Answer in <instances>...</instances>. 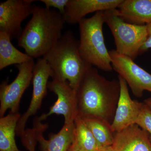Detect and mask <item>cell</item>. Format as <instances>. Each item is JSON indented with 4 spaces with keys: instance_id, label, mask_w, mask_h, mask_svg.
I'll return each instance as SVG.
<instances>
[{
    "instance_id": "6da1fadb",
    "label": "cell",
    "mask_w": 151,
    "mask_h": 151,
    "mask_svg": "<svg viewBox=\"0 0 151 151\" xmlns=\"http://www.w3.org/2000/svg\"><path fill=\"white\" fill-rule=\"evenodd\" d=\"M120 92L119 79L108 80L91 67L76 91L77 117L99 119L111 125Z\"/></svg>"
},
{
    "instance_id": "7a4b0ae2",
    "label": "cell",
    "mask_w": 151,
    "mask_h": 151,
    "mask_svg": "<svg viewBox=\"0 0 151 151\" xmlns=\"http://www.w3.org/2000/svg\"><path fill=\"white\" fill-rule=\"evenodd\" d=\"M18 39V45L33 58H43L62 37L63 15L55 9L36 6Z\"/></svg>"
},
{
    "instance_id": "3957f363",
    "label": "cell",
    "mask_w": 151,
    "mask_h": 151,
    "mask_svg": "<svg viewBox=\"0 0 151 151\" xmlns=\"http://www.w3.org/2000/svg\"><path fill=\"white\" fill-rule=\"evenodd\" d=\"M52 71V80L65 82L76 91L92 66L81 57L78 41L67 31L44 56Z\"/></svg>"
},
{
    "instance_id": "277c9868",
    "label": "cell",
    "mask_w": 151,
    "mask_h": 151,
    "mask_svg": "<svg viewBox=\"0 0 151 151\" xmlns=\"http://www.w3.org/2000/svg\"><path fill=\"white\" fill-rule=\"evenodd\" d=\"M104 23L103 12H97L92 17L84 18L79 22L78 50L82 58L92 66L111 72L113 68L104 40Z\"/></svg>"
},
{
    "instance_id": "5b68a950",
    "label": "cell",
    "mask_w": 151,
    "mask_h": 151,
    "mask_svg": "<svg viewBox=\"0 0 151 151\" xmlns=\"http://www.w3.org/2000/svg\"><path fill=\"white\" fill-rule=\"evenodd\" d=\"M105 23L111 30L116 52L134 60L147 39V25H137L124 21L119 16L117 9L103 12Z\"/></svg>"
},
{
    "instance_id": "8992f818",
    "label": "cell",
    "mask_w": 151,
    "mask_h": 151,
    "mask_svg": "<svg viewBox=\"0 0 151 151\" xmlns=\"http://www.w3.org/2000/svg\"><path fill=\"white\" fill-rule=\"evenodd\" d=\"M33 59L16 65L18 73L10 84L3 81L0 86V116L4 117L6 111L19 113L20 102L23 94L32 81L35 66Z\"/></svg>"
},
{
    "instance_id": "52a82bcc",
    "label": "cell",
    "mask_w": 151,
    "mask_h": 151,
    "mask_svg": "<svg viewBox=\"0 0 151 151\" xmlns=\"http://www.w3.org/2000/svg\"><path fill=\"white\" fill-rule=\"evenodd\" d=\"M113 70L124 78L132 93L141 97L145 91L151 93V74L137 65L129 57L115 50L109 51Z\"/></svg>"
},
{
    "instance_id": "ba28073f",
    "label": "cell",
    "mask_w": 151,
    "mask_h": 151,
    "mask_svg": "<svg viewBox=\"0 0 151 151\" xmlns=\"http://www.w3.org/2000/svg\"><path fill=\"white\" fill-rule=\"evenodd\" d=\"M51 75V68L45 58H38L33 71L31 101L27 111L21 116L17 122L16 133L18 137H21L24 132L28 119L35 115L40 109L42 100L47 92L48 80Z\"/></svg>"
},
{
    "instance_id": "9c48e42d",
    "label": "cell",
    "mask_w": 151,
    "mask_h": 151,
    "mask_svg": "<svg viewBox=\"0 0 151 151\" xmlns=\"http://www.w3.org/2000/svg\"><path fill=\"white\" fill-rule=\"evenodd\" d=\"M33 0H7L0 4V32L7 34L11 39H18L23 29L22 23L36 6Z\"/></svg>"
},
{
    "instance_id": "30bf717a",
    "label": "cell",
    "mask_w": 151,
    "mask_h": 151,
    "mask_svg": "<svg viewBox=\"0 0 151 151\" xmlns=\"http://www.w3.org/2000/svg\"><path fill=\"white\" fill-rule=\"evenodd\" d=\"M47 88L56 94L57 100L48 113L37 117L38 119L42 122L50 115L55 114L64 116V124H73L77 116L76 91L67 81L58 80H52L48 82Z\"/></svg>"
},
{
    "instance_id": "8fae6325",
    "label": "cell",
    "mask_w": 151,
    "mask_h": 151,
    "mask_svg": "<svg viewBox=\"0 0 151 151\" xmlns=\"http://www.w3.org/2000/svg\"><path fill=\"white\" fill-rule=\"evenodd\" d=\"M118 79L121 92L114 119L111 125V129L114 133L136 124L143 104L132 99L128 84L124 78L119 75Z\"/></svg>"
},
{
    "instance_id": "7c38bea8",
    "label": "cell",
    "mask_w": 151,
    "mask_h": 151,
    "mask_svg": "<svg viewBox=\"0 0 151 151\" xmlns=\"http://www.w3.org/2000/svg\"><path fill=\"white\" fill-rule=\"evenodd\" d=\"M123 0H69L63 17L65 22L78 23L88 14L118 8Z\"/></svg>"
},
{
    "instance_id": "4fadbf2b",
    "label": "cell",
    "mask_w": 151,
    "mask_h": 151,
    "mask_svg": "<svg viewBox=\"0 0 151 151\" xmlns=\"http://www.w3.org/2000/svg\"><path fill=\"white\" fill-rule=\"evenodd\" d=\"M33 126L36 130L38 142L41 151H67L75 138V126L73 124H64L59 132L50 134L49 139L44 137V132L48 127L47 124H42L37 117L34 120Z\"/></svg>"
},
{
    "instance_id": "5bb4252c",
    "label": "cell",
    "mask_w": 151,
    "mask_h": 151,
    "mask_svg": "<svg viewBox=\"0 0 151 151\" xmlns=\"http://www.w3.org/2000/svg\"><path fill=\"white\" fill-rule=\"evenodd\" d=\"M112 146L116 151H151L149 134L136 124L115 133Z\"/></svg>"
},
{
    "instance_id": "9a60e30c",
    "label": "cell",
    "mask_w": 151,
    "mask_h": 151,
    "mask_svg": "<svg viewBox=\"0 0 151 151\" xmlns=\"http://www.w3.org/2000/svg\"><path fill=\"white\" fill-rule=\"evenodd\" d=\"M117 9L124 21L137 25L151 24V0H123Z\"/></svg>"
},
{
    "instance_id": "2e32d148",
    "label": "cell",
    "mask_w": 151,
    "mask_h": 151,
    "mask_svg": "<svg viewBox=\"0 0 151 151\" xmlns=\"http://www.w3.org/2000/svg\"><path fill=\"white\" fill-rule=\"evenodd\" d=\"M11 37L5 32H0V70L10 65H20L33 59L16 48Z\"/></svg>"
},
{
    "instance_id": "e0dca14e",
    "label": "cell",
    "mask_w": 151,
    "mask_h": 151,
    "mask_svg": "<svg viewBox=\"0 0 151 151\" xmlns=\"http://www.w3.org/2000/svg\"><path fill=\"white\" fill-rule=\"evenodd\" d=\"M19 113L10 112L0 119V151H21L15 141L16 129L21 117Z\"/></svg>"
},
{
    "instance_id": "ac0fdd59",
    "label": "cell",
    "mask_w": 151,
    "mask_h": 151,
    "mask_svg": "<svg viewBox=\"0 0 151 151\" xmlns=\"http://www.w3.org/2000/svg\"><path fill=\"white\" fill-rule=\"evenodd\" d=\"M74 140L85 151H98L102 148L84 120L76 117L74 121Z\"/></svg>"
},
{
    "instance_id": "d6986e66",
    "label": "cell",
    "mask_w": 151,
    "mask_h": 151,
    "mask_svg": "<svg viewBox=\"0 0 151 151\" xmlns=\"http://www.w3.org/2000/svg\"><path fill=\"white\" fill-rule=\"evenodd\" d=\"M82 119L102 147L113 145L115 133L111 130V125L99 119Z\"/></svg>"
},
{
    "instance_id": "ffe728a7",
    "label": "cell",
    "mask_w": 151,
    "mask_h": 151,
    "mask_svg": "<svg viewBox=\"0 0 151 151\" xmlns=\"http://www.w3.org/2000/svg\"><path fill=\"white\" fill-rule=\"evenodd\" d=\"M136 124L147 132L151 142V110L144 103Z\"/></svg>"
},
{
    "instance_id": "44dd1931",
    "label": "cell",
    "mask_w": 151,
    "mask_h": 151,
    "mask_svg": "<svg viewBox=\"0 0 151 151\" xmlns=\"http://www.w3.org/2000/svg\"><path fill=\"white\" fill-rule=\"evenodd\" d=\"M43 3L47 8H54L57 9L63 15L65 12V9L69 0H40Z\"/></svg>"
},
{
    "instance_id": "7402d4cb",
    "label": "cell",
    "mask_w": 151,
    "mask_h": 151,
    "mask_svg": "<svg viewBox=\"0 0 151 151\" xmlns=\"http://www.w3.org/2000/svg\"><path fill=\"white\" fill-rule=\"evenodd\" d=\"M147 37L146 41L140 50L139 55L146 52L150 49H151V24L147 25Z\"/></svg>"
},
{
    "instance_id": "603a6c76",
    "label": "cell",
    "mask_w": 151,
    "mask_h": 151,
    "mask_svg": "<svg viewBox=\"0 0 151 151\" xmlns=\"http://www.w3.org/2000/svg\"><path fill=\"white\" fill-rule=\"evenodd\" d=\"M75 139V138H74ZM67 151H85L81 148L80 146L74 140L73 143L69 147Z\"/></svg>"
},
{
    "instance_id": "cb8c5ba5",
    "label": "cell",
    "mask_w": 151,
    "mask_h": 151,
    "mask_svg": "<svg viewBox=\"0 0 151 151\" xmlns=\"http://www.w3.org/2000/svg\"><path fill=\"white\" fill-rule=\"evenodd\" d=\"M98 151H116L113 146L110 147H105L102 148Z\"/></svg>"
},
{
    "instance_id": "d4e9b609",
    "label": "cell",
    "mask_w": 151,
    "mask_h": 151,
    "mask_svg": "<svg viewBox=\"0 0 151 151\" xmlns=\"http://www.w3.org/2000/svg\"><path fill=\"white\" fill-rule=\"evenodd\" d=\"M144 103L151 110V97L145 99L144 100Z\"/></svg>"
}]
</instances>
